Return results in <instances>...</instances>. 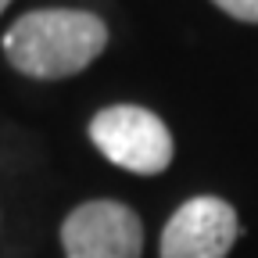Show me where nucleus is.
I'll list each match as a JSON object with an SVG mask.
<instances>
[{
	"label": "nucleus",
	"instance_id": "obj_1",
	"mask_svg": "<svg viewBox=\"0 0 258 258\" xmlns=\"http://www.w3.org/2000/svg\"><path fill=\"white\" fill-rule=\"evenodd\" d=\"M108 25L93 11L40 8L4 32V57L32 79H69L104 54Z\"/></svg>",
	"mask_w": 258,
	"mask_h": 258
},
{
	"label": "nucleus",
	"instance_id": "obj_2",
	"mask_svg": "<svg viewBox=\"0 0 258 258\" xmlns=\"http://www.w3.org/2000/svg\"><path fill=\"white\" fill-rule=\"evenodd\" d=\"M90 140L111 165L137 176L165 172L176 154L169 125L140 104H111L97 111L90 122Z\"/></svg>",
	"mask_w": 258,
	"mask_h": 258
},
{
	"label": "nucleus",
	"instance_id": "obj_3",
	"mask_svg": "<svg viewBox=\"0 0 258 258\" xmlns=\"http://www.w3.org/2000/svg\"><path fill=\"white\" fill-rule=\"evenodd\" d=\"M64 258H144V222L122 201H86L61 222Z\"/></svg>",
	"mask_w": 258,
	"mask_h": 258
},
{
	"label": "nucleus",
	"instance_id": "obj_4",
	"mask_svg": "<svg viewBox=\"0 0 258 258\" xmlns=\"http://www.w3.org/2000/svg\"><path fill=\"white\" fill-rule=\"evenodd\" d=\"M240 237L237 208L201 194L172 212L161 230V258H226Z\"/></svg>",
	"mask_w": 258,
	"mask_h": 258
},
{
	"label": "nucleus",
	"instance_id": "obj_5",
	"mask_svg": "<svg viewBox=\"0 0 258 258\" xmlns=\"http://www.w3.org/2000/svg\"><path fill=\"white\" fill-rule=\"evenodd\" d=\"M215 8H222L237 22H254L258 25V0H215Z\"/></svg>",
	"mask_w": 258,
	"mask_h": 258
},
{
	"label": "nucleus",
	"instance_id": "obj_6",
	"mask_svg": "<svg viewBox=\"0 0 258 258\" xmlns=\"http://www.w3.org/2000/svg\"><path fill=\"white\" fill-rule=\"evenodd\" d=\"M8 8H11V0H0V15H4Z\"/></svg>",
	"mask_w": 258,
	"mask_h": 258
}]
</instances>
